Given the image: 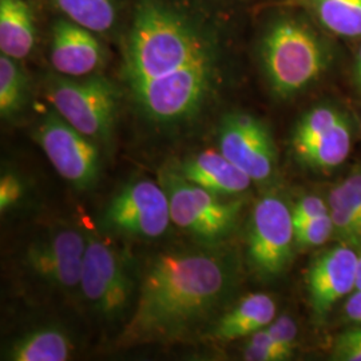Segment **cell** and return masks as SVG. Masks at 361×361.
<instances>
[{
	"label": "cell",
	"instance_id": "7402d4cb",
	"mask_svg": "<svg viewBox=\"0 0 361 361\" xmlns=\"http://www.w3.org/2000/svg\"><path fill=\"white\" fill-rule=\"evenodd\" d=\"M28 99L27 77L18 61L0 55V114L7 119L20 113Z\"/></svg>",
	"mask_w": 361,
	"mask_h": 361
},
{
	"label": "cell",
	"instance_id": "484cf974",
	"mask_svg": "<svg viewBox=\"0 0 361 361\" xmlns=\"http://www.w3.org/2000/svg\"><path fill=\"white\" fill-rule=\"evenodd\" d=\"M328 200L336 201L345 207L361 228V173L352 174L340 182L331 190Z\"/></svg>",
	"mask_w": 361,
	"mask_h": 361
},
{
	"label": "cell",
	"instance_id": "277c9868",
	"mask_svg": "<svg viewBox=\"0 0 361 361\" xmlns=\"http://www.w3.org/2000/svg\"><path fill=\"white\" fill-rule=\"evenodd\" d=\"M52 109L78 131L95 142H107L114 131L119 94L114 83L101 75H56L46 85Z\"/></svg>",
	"mask_w": 361,
	"mask_h": 361
},
{
	"label": "cell",
	"instance_id": "ac0fdd59",
	"mask_svg": "<svg viewBox=\"0 0 361 361\" xmlns=\"http://www.w3.org/2000/svg\"><path fill=\"white\" fill-rule=\"evenodd\" d=\"M73 343L58 328H39L16 340L7 353L13 361H65L71 357Z\"/></svg>",
	"mask_w": 361,
	"mask_h": 361
},
{
	"label": "cell",
	"instance_id": "cb8c5ba5",
	"mask_svg": "<svg viewBox=\"0 0 361 361\" xmlns=\"http://www.w3.org/2000/svg\"><path fill=\"white\" fill-rule=\"evenodd\" d=\"M244 349V359L249 361H285L292 359L293 352L276 344L265 328L249 336Z\"/></svg>",
	"mask_w": 361,
	"mask_h": 361
},
{
	"label": "cell",
	"instance_id": "d6a6232c",
	"mask_svg": "<svg viewBox=\"0 0 361 361\" xmlns=\"http://www.w3.org/2000/svg\"><path fill=\"white\" fill-rule=\"evenodd\" d=\"M356 78H357V82L361 86V47L359 52H357V56H356Z\"/></svg>",
	"mask_w": 361,
	"mask_h": 361
},
{
	"label": "cell",
	"instance_id": "8fae6325",
	"mask_svg": "<svg viewBox=\"0 0 361 361\" xmlns=\"http://www.w3.org/2000/svg\"><path fill=\"white\" fill-rule=\"evenodd\" d=\"M219 150L258 183L271 180L277 168V152L271 131L256 116L234 113L219 130Z\"/></svg>",
	"mask_w": 361,
	"mask_h": 361
},
{
	"label": "cell",
	"instance_id": "6da1fadb",
	"mask_svg": "<svg viewBox=\"0 0 361 361\" xmlns=\"http://www.w3.org/2000/svg\"><path fill=\"white\" fill-rule=\"evenodd\" d=\"M235 259L219 250L162 253L149 264L122 345L188 340L213 322L237 285Z\"/></svg>",
	"mask_w": 361,
	"mask_h": 361
},
{
	"label": "cell",
	"instance_id": "52a82bcc",
	"mask_svg": "<svg viewBox=\"0 0 361 361\" xmlns=\"http://www.w3.org/2000/svg\"><path fill=\"white\" fill-rule=\"evenodd\" d=\"M79 288L91 310L114 320L129 307L134 290L128 259L114 246L87 234Z\"/></svg>",
	"mask_w": 361,
	"mask_h": 361
},
{
	"label": "cell",
	"instance_id": "f546056e",
	"mask_svg": "<svg viewBox=\"0 0 361 361\" xmlns=\"http://www.w3.org/2000/svg\"><path fill=\"white\" fill-rule=\"evenodd\" d=\"M23 197V185L13 174H3L0 180V210L15 207Z\"/></svg>",
	"mask_w": 361,
	"mask_h": 361
},
{
	"label": "cell",
	"instance_id": "9c48e42d",
	"mask_svg": "<svg viewBox=\"0 0 361 361\" xmlns=\"http://www.w3.org/2000/svg\"><path fill=\"white\" fill-rule=\"evenodd\" d=\"M35 141L56 173L79 190L91 188L99 176V149L55 110L44 116L35 129Z\"/></svg>",
	"mask_w": 361,
	"mask_h": 361
},
{
	"label": "cell",
	"instance_id": "83f0119b",
	"mask_svg": "<svg viewBox=\"0 0 361 361\" xmlns=\"http://www.w3.org/2000/svg\"><path fill=\"white\" fill-rule=\"evenodd\" d=\"M265 331L276 344L292 352L295 350L298 329L296 322L290 316L283 314L280 317H276L268 326H265Z\"/></svg>",
	"mask_w": 361,
	"mask_h": 361
},
{
	"label": "cell",
	"instance_id": "3957f363",
	"mask_svg": "<svg viewBox=\"0 0 361 361\" xmlns=\"http://www.w3.org/2000/svg\"><path fill=\"white\" fill-rule=\"evenodd\" d=\"M261 58L271 90L284 99L307 89L323 74L326 65L319 38L293 19L279 20L268 30Z\"/></svg>",
	"mask_w": 361,
	"mask_h": 361
},
{
	"label": "cell",
	"instance_id": "4dcf8cb0",
	"mask_svg": "<svg viewBox=\"0 0 361 361\" xmlns=\"http://www.w3.org/2000/svg\"><path fill=\"white\" fill-rule=\"evenodd\" d=\"M344 314L350 323L361 325V289L349 295L344 305Z\"/></svg>",
	"mask_w": 361,
	"mask_h": 361
},
{
	"label": "cell",
	"instance_id": "5b68a950",
	"mask_svg": "<svg viewBox=\"0 0 361 361\" xmlns=\"http://www.w3.org/2000/svg\"><path fill=\"white\" fill-rule=\"evenodd\" d=\"M216 56L164 77L129 86L143 114L158 123H177L198 113L214 82Z\"/></svg>",
	"mask_w": 361,
	"mask_h": 361
},
{
	"label": "cell",
	"instance_id": "7a4b0ae2",
	"mask_svg": "<svg viewBox=\"0 0 361 361\" xmlns=\"http://www.w3.org/2000/svg\"><path fill=\"white\" fill-rule=\"evenodd\" d=\"M213 56V43L188 16L159 0H142L126 40L123 77L131 86Z\"/></svg>",
	"mask_w": 361,
	"mask_h": 361
},
{
	"label": "cell",
	"instance_id": "4fadbf2b",
	"mask_svg": "<svg viewBox=\"0 0 361 361\" xmlns=\"http://www.w3.org/2000/svg\"><path fill=\"white\" fill-rule=\"evenodd\" d=\"M357 256L355 247L340 243L313 258L307 285L310 307L317 319L328 316L341 298L356 290Z\"/></svg>",
	"mask_w": 361,
	"mask_h": 361
},
{
	"label": "cell",
	"instance_id": "d4e9b609",
	"mask_svg": "<svg viewBox=\"0 0 361 361\" xmlns=\"http://www.w3.org/2000/svg\"><path fill=\"white\" fill-rule=\"evenodd\" d=\"M335 228L331 214L295 225V240L301 247H319L334 237Z\"/></svg>",
	"mask_w": 361,
	"mask_h": 361
},
{
	"label": "cell",
	"instance_id": "ffe728a7",
	"mask_svg": "<svg viewBox=\"0 0 361 361\" xmlns=\"http://www.w3.org/2000/svg\"><path fill=\"white\" fill-rule=\"evenodd\" d=\"M66 18L91 32H106L116 25L114 0H52Z\"/></svg>",
	"mask_w": 361,
	"mask_h": 361
},
{
	"label": "cell",
	"instance_id": "2e32d148",
	"mask_svg": "<svg viewBox=\"0 0 361 361\" xmlns=\"http://www.w3.org/2000/svg\"><path fill=\"white\" fill-rule=\"evenodd\" d=\"M277 305L268 295L253 293L244 297L232 310L219 317L212 335L221 341L252 336L276 319Z\"/></svg>",
	"mask_w": 361,
	"mask_h": 361
},
{
	"label": "cell",
	"instance_id": "f1b7e54d",
	"mask_svg": "<svg viewBox=\"0 0 361 361\" xmlns=\"http://www.w3.org/2000/svg\"><path fill=\"white\" fill-rule=\"evenodd\" d=\"M292 209L293 225L329 214V205L319 195L301 197Z\"/></svg>",
	"mask_w": 361,
	"mask_h": 361
},
{
	"label": "cell",
	"instance_id": "1f68e13d",
	"mask_svg": "<svg viewBox=\"0 0 361 361\" xmlns=\"http://www.w3.org/2000/svg\"><path fill=\"white\" fill-rule=\"evenodd\" d=\"M356 289H361V249L357 256V268H356Z\"/></svg>",
	"mask_w": 361,
	"mask_h": 361
},
{
	"label": "cell",
	"instance_id": "ba28073f",
	"mask_svg": "<svg viewBox=\"0 0 361 361\" xmlns=\"http://www.w3.org/2000/svg\"><path fill=\"white\" fill-rule=\"evenodd\" d=\"M295 225L292 209L276 195L262 197L252 213L247 232V258L262 279H276L293 257Z\"/></svg>",
	"mask_w": 361,
	"mask_h": 361
},
{
	"label": "cell",
	"instance_id": "44dd1931",
	"mask_svg": "<svg viewBox=\"0 0 361 361\" xmlns=\"http://www.w3.org/2000/svg\"><path fill=\"white\" fill-rule=\"evenodd\" d=\"M314 11L320 23L336 35L361 37V0H314Z\"/></svg>",
	"mask_w": 361,
	"mask_h": 361
},
{
	"label": "cell",
	"instance_id": "603a6c76",
	"mask_svg": "<svg viewBox=\"0 0 361 361\" xmlns=\"http://www.w3.org/2000/svg\"><path fill=\"white\" fill-rule=\"evenodd\" d=\"M344 118L345 116H343L337 109L331 106H319L312 109L310 113H307L297 123L296 130L292 138L295 152L307 146L308 143L313 142L319 137H322Z\"/></svg>",
	"mask_w": 361,
	"mask_h": 361
},
{
	"label": "cell",
	"instance_id": "30bf717a",
	"mask_svg": "<svg viewBox=\"0 0 361 361\" xmlns=\"http://www.w3.org/2000/svg\"><path fill=\"white\" fill-rule=\"evenodd\" d=\"M171 222L169 197L159 182H130L106 207L102 224L110 232L138 238H157Z\"/></svg>",
	"mask_w": 361,
	"mask_h": 361
},
{
	"label": "cell",
	"instance_id": "9a60e30c",
	"mask_svg": "<svg viewBox=\"0 0 361 361\" xmlns=\"http://www.w3.org/2000/svg\"><path fill=\"white\" fill-rule=\"evenodd\" d=\"M178 171L183 178L217 195L244 193L253 182L219 150H207L190 157Z\"/></svg>",
	"mask_w": 361,
	"mask_h": 361
},
{
	"label": "cell",
	"instance_id": "e0dca14e",
	"mask_svg": "<svg viewBox=\"0 0 361 361\" xmlns=\"http://www.w3.org/2000/svg\"><path fill=\"white\" fill-rule=\"evenodd\" d=\"M35 44V19L25 0H0V51L16 61Z\"/></svg>",
	"mask_w": 361,
	"mask_h": 361
},
{
	"label": "cell",
	"instance_id": "d6986e66",
	"mask_svg": "<svg viewBox=\"0 0 361 361\" xmlns=\"http://www.w3.org/2000/svg\"><path fill=\"white\" fill-rule=\"evenodd\" d=\"M352 130L347 118L322 137L295 152L302 164L313 169H334L340 166L350 153Z\"/></svg>",
	"mask_w": 361,
	"mask_h": 361
},
{
	"label": "cell",
	"instance_id": "7c38bea8",
	"mask_svg": "<svg viewBox=\"0 0 361 361\" xmlns=\"http://www.w3.org/2000/svg\"><path fill=\"white\" fill-rule=\"evenodd\" d=\"M87 235L61 229L39 238L27 249L28 268L40 279L63 290L80 286Z\"/></svg>",
	"mask_w": 361,
	"mask_h": 361
},
{
	"label": "cell",
	"instance_id": "4316f807",
	"mask_svg": "<svg viewBox=\"0 0 361 361\" xmlns=\"http://www.w3.org/2000/svg\"><path fill=\"white\" fill-rule=\"evenodd\" d=\"M332 360L361 361V325L337 336L332 349Z\"/></svg>",
	"mask_w": 361,
	"mask_h": 361
},
{
	"label": "cell",
	"instance_id": "5bb4252c",
	"mask_svg": "<svg viewBox=\"0 0 361 361\" xmlns=\"http://www.w3.org/2000/svg\"><path fill=\"white\" fill-rule=\"evenodd\" d=\"M50 59L59 75L89 77L104 63V50L91 31L61 19L52 27Z\"/></svg>",
	"mask_w": 361,
	"mask_h": 361
},
{
	"label": "cell",
	"instance_id": "8992f818",
	"mask_svg": "<svg viewBox=\"0 0 361 361\" xmlns=\"http://www.w3.org/2000/svg\"><path fill=\"white\" fill-rule=\"evenodd\" d=\"M159 183L168 194L171 222L207 243H216L232 233L243 202L219 200L217 194L194 185L177 170L165 169Z\"/></svg>",
	"mask_w": 361,
	"mask_h": 361
}]
</instances>
